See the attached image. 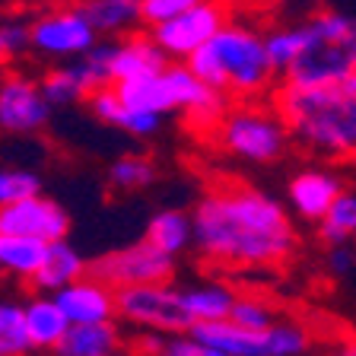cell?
<instances>
[{
	"label": "cell",
	"instance_id": "obj_1",
	"mask_svg": "<svg viewBox=\"0 0 356 356\" xmlns=\"http://www.w3.org/2000/svg\"><path fill=\"white\" fill-rule=\"evenodd\" d=\"M191 216L194 248L220 267H280L296 252L286 207L258 188H210Z\"/></svg>",
	"mask_w": 356,
	"mask_h": 356
},
{
	"label": "cell",
	"instance_id": "obj_2",
	"mask_svg": "<svg viewBox=\"0 0 356 356\" xmlns=\"http://www.w3.org/2000/svg\"><path fill=\"white\" fill-rule=\"evenodd\" d=\"M274 105L302 149L347 163L356 159V74L327 83H286Z\"/></svg>",
	"mask_w": 356,
	"mask_h": 356
},
{
	"label": "cell",
	"instance_id": "obj_3",
	"mask_svg": "<svg viewBox=\"0 0 356 356\" xmlns=\"http://www.w3.org/2000/svg\"><path fill=\"white\" fill-rule=\"evenodd\" d=\"M188 67L207 86L226 96L254 99L264 96L277 80V67L267 54L264 35L245 22H226L207 44L188 58Z\"/></svg>",
	"mask_w": 356,
	"mask_h": 356
},
{
	"label": "cell",
	"instance_id": "obj_4",
	"mask_svg": "<svg viewBox=\"0 0 356 356\" xmlns=\"http://www.w3.org/2000/svg\"><path fill=\"white\" fill-rule=\"evenodd\" d=\"M356 74V13L315 10L302 19V51L283 74L286 83H327Z\"/></svg>",
	"mask_w": 356,
	"mask_h": 356
},
{
	"label": "cell",
	"instance_id": "obj_5",
	"mask_svg": "<svg viewBox=\"0 0 356 356\" xmlns=\"http://www.w3.org/2000/svg\"><path fill=\"white\" fill-rule=\"evenodd\" d=\"M216 140L229 156L248 165H274L283 159L293 134L280 111H264L254 105H238L226 111L216 124Z\"/></svg>",
	"mask_w": 356,
	"mask_h": 356
},
{
	"label": "cell",
	"instance_id": "obj_6",
	"mask_svg": "<svg viewBox=\"0 0 356 356\" xmlns=\"http://www.w3.org/2000/svg\"><path fill=\"white\" fill-rule=\"evenodd\" d=\"M118 318L134 331L178 334L194 325L178 289L169 283H131L118 286Z\"/></svg>",
	"mask_w": 356,
	"mask_h": 356
},
{
	"label": "cell",
	"instance_id": "obj_7",
	"mask_svg": "<svg viewBox=\"0 0 356 356\" xmlns=\"http://www.w3.org/2000/svg\"><path fill=\"white\" fill-rule=\"evenodd\" d=\"M89 274L102 277L111 286H131V283H169L175 277V254L163 252L147 236L140 242L121 245L115 252L99 254L89 261Z\"/></svg>",
	"mask_w": 356,
	"mask_h": 356
},
{
	"label": "cell",
	"instance_id": "obj_8",
	"mask_svg": "<svg viewBox=\"0 0 356 356\" xmlns=\"http://www.w3.org/2000/svg\"><path fill=\"white\" fill-rule=\"evenodd\" d=\"M99 42V32L92 29V22L83 16L76 7H60L48 10L38 19H32V51L42 54L44 60H58L67 64L83 54Z\"/></svg>",
	"mask_w": 356,
	"mask_h": 356
},
{
	"label": "cell",
	"instance_id": "obj_9",
	"mask_svg": "<svg viewBox=\"0 0 356 356\" xmlns=\"http://www.w3.org/2000/svg\"><path fill=\"white\" fill-rule=\"evenodd\" d=\"M226 22H229V13H226L222 0H200V3L188 7L185 13L172 16L159 26H149V35L159 42V48L169 54V60H188Z\"/></svg>",
	"mask_w": 356,
	"mask_h": 356
},
{
	"label": "cell",
	"instance_id": "obj_10",
	"mask_svg": "<svg viewBox=\"0 0 356 356\" xmlns=\"http://www.w3.org/2000/svg\"><path fill=\"white\" fill-rule=\"evenodd\" d=\"M54 115L42 83L26 74L0 76V131L10 137H32L44 131Z\"/></svg>",
	"mask_w": 356,
	"mask_h": 356
},
{
	"label": "cell",
	"instance_id": "obj_11",
	"mask_svg": "<svg viewBox=\"0 0 356 356\" xmlns=\"http://www.w3.org/2000/svg\"><path fill=\"white\" fill-rule=\"evenodd\" d=\"M70 226H74L70 210L64 204H58L54 197H44L42 191L0 207V232H10V236L58 242V238L70 236Z\"/></svg>",
	"mask_w": 356,
	"mask_h": 356
},
{
	"label": "cell",
	"instance_id": "obj_12",
	"mask_svg": "<svg viewBox=\"0 0 356 356\" xmlns=\"http://www.w3.org/2000/svg\"><path fill=\"white\" fill-rule=\"evenodd\" d=\"M343 191V178L331 169H299L286 181L289 210L305 222H321Z\"/></svg>",
	"mask_w": 356,
	"mask_h": 356
},
{
	"label": "cell",
	"instance_id": "obj_13",
	"mask_svg": "<svg viewBox=\"0 0 356 356\" xmlns=\"http://www.w3.org/2000/svg\"><path fill=\"white\" fill-rule=\"evenodd\" d=\"M86 105H89V115L96 121H102L108 127H118V131H124L127 137H137V140H149V137H156L163 131V115L127 105L115 83L92 89L86 96Z\"/></svg>",
	"mask_w": 356,
	"mask_h": 356
},
{
	"label": "cell",
	"instance_id": "obj_14",
	"mask_svg": "<svg viewBox=\"0 0 356 356\" xmlns=\"http://www.w3.org/2000/svg\"><path fill=\"white\" fill-rule=\"evenodd\" d=\"M67 318L80 325V321H108L118 318V289L105 283L96 274H83L80 280L67 283L64 289L54 293Z\"/></svg>",
	"mask_w": 356,
	"mask_h": 356
},
{
	"label": "cell",
	"instance_id": "obj_15",
	"mask_svg": "<svg viewBox=\"0 0 356 356\" xmlns=\"http://www.w3.org/2000/svg\"><path fill=\"white\" fill-rule=\"evenodd\" d=\"M188 331L207 356H264V331H248L232 318L194 321Z\"/></svg>",
	"mask_w": 356,
	"mask_h": 356
},
{
	"label": "cell",
	"instance_id": "obj_16",
	"mask_svg": "<svg viewBox=\"0 0 356 356\" xmlns=\"http://www.w3.org/2000/svg\"><path fill=\"white\" fill-rule=\"evenodd\" d=\"M165 64L169 54L159 48L153 35H124L121 42H111V83L156 74Z\"/></svg>",
	"mask_w": 356,
	"mask_h": 356
},
{
	"label": "cell",
	"instance_id": "obj_17",
	"mask_svg": "<svg viewBox=\"0 0 356 356\" xmlns=\"http://www.w3.org/2000/svg\"><path fill=\"white\" fill-rule=\"evenodd\" d=\"M26 327H29V341H32V350H54L58 353L60 343H64L67 331L74 321L67 318V312L60 309L58 296L54 293H35L32 299H26Z\"/></svg>",
	"mask_w": 356,
	"mask_h": 356
},
{
	"label": "cell",
	"instance_id": "obj_18",
	"mask_svg": "<svg viewBox=\"0 0 356 356\" xmlns=\"http://www.w3.org/2000/svg\"><path fill=\"white\" fill-rule=\"evenodd\" d=\"M83 274H89V261L67 238H58V242H48V248H44L42 264L32 274V286H35V293H58L67 283L80 280Z\"/></svg>",
	"mask_w": 356,
	"mask_h": 356
},
{
	"label": "cell",
	"instance_id": "obj_19",
	"mask_svg": "<svg viewBox=\"0 0 356 356\" xmlns=\"http://www.w3.org/2000/svg\"><path fill=\"white\" fill-rule=\"evenodd\" d=\"M127 350V341L121 327L115 325V318L108 321H80V325H70L64 343H60L58 353L64 356H115Z\"/></svg>",
	"mask_w": 356,
	"mask_h": 356
},
{
	"label": "cell",
	"instance_id": "obj_20",
	"mask_svg": "<svg viewBox=\"0 0 356 356\" xmlns=\"http://www.w3.org/2000/svg\"><path fill=\"white\" fill-rule=\"evenodd\" d=\"M178 296L185 302L191 321H216V318H229L232 305H236V289L226 286L220 280H197L178 289Z\"/></svg>",
	"mask_w": 356,
	"mask_h": 356
},
{
	"label": "cell",
	"instance_id": "obj_21",
	"mask_svg": "<svg viewBox=\"0 0 356 356\" xmlns=\"http://www.w3.org/2000/svg\"><path fill=\"white\" fill-rule=\"evenodd\" d=\"M99 35H127L140 26V0H76Z\"/></svg>",
	"mask_w": 356,
	"mask_h": 356
},
{
	"label": "cell",
	"instance_id": "obj_22",
	"mask_svg": "<svg viewBox=\"0 0 356 356\" xmlns=\"http://www.w3.org/2000/svg\"><path fill=\"white\" fill-rule=\"evenodd\" d=\"M147 238L178 258L194 245V216H188L185 210H159L147 222Z\"/></svg>",
	"mask_w": 356,
	"mask_h": 356
},
{
	"label": "cell",
	"instance_id": "obj_23",
	"mask_svg": "<svg viewBox=\"0 0 356 356\" xmlns=\"http://www.w3.org/2000/svg\"><path fill=\"white\" fill-rule=\"evenodd\" d=\"M44 248H48V242L0 232V274L32 280V274L38 270V264H42V258H44Z\"/></svg>",
	"mask_w": 356,
	"mask_h": 356
},
{
	"label": "cell",
	"instance_id": "obj_24",
	"mask_svg": "<svg viewBox=\"0 0 356 356\" xmlns=\"http://www.w3.org/2000/svg\"><path fill=\"white\" fill-rule=\"evenodd\" d=\"M108 185L121 194H137V191H149L159 178V169L149 156H140V153H124L118 159H111L108 172Z\"/></svg>",
	"mask_w": 356,
	"mask_h": 356
},
{
	"label": "cell",
	"instance_id": "obj_25",
	"mask_svg": "<svg viewBox=\"0 0 356 356\" xmlns=\"http://www.w3.org/2000/svg\"><path fill=\"white\" fill-rule=\"evenodd\" d=\"M318 238L325 245H341L356 238V191H347V188L341 191L327 216L318 222Z\"/></svg>",
	"mask_w": 356,
	"mask_h": 356
},
{
	"label": "cell",
	"instance_id": "obj_26",
	"mask_svg": "<svg viewBox=\"0 0 356 356\" xmlns=\"http://www.w3.org/2000/svg\"><path fill=\"white\" fill-rule=\"evenodd\" d=\"M32 353L29 327H26V305L0 299V356Z\"/></svg>",
	"mask_w": 356,
	"mask_h": 356
},
{
	"label": "cell",
	"instance_id": "obj_27",
	"mask_svg": "<svg viewBox=\"0 0 356 356\" xmlns=\"http://www.w3.org/2000/svg\"><path fill=\"white\" fill-rule=\"evenodd\" d=\"M70 70L76 74V80L86 86V92L99 86H108L111 83V42H96L83 58L67 60Z\"/></svg>",
	"mask_w": 356,
	"mask_h": 356
},
{
	"label": "cell",
	"instance_id": "obj_28",
	"mask_svg": "<svg viewBox=\"0 0 356 356\" xmlns=\"http://www.w3.org/2000/svg\"><path fill=\"white\" fill-rule=\"evenodd\" d=\"M312 350V334L296 321H274L264 331V356H299Z\"/></svg>",
	"mask_w": 356,
	"mask_h": 356
},
{
	"label": "cell",
	"instance_id": "obj_29",
	"mask_svg": "<svg viewBox=\"0 0 356 356\" xmlns=\"http://www.w3.org/2000/svg\"><path fill=\"white\" fill-rule=\"evenodd\" d=\"M42 89H44V96H48V102H51L54 108L80 105L83 99L89 96L86 86H83V83L76 80V74L70 70V64H58L54 70H48L44 80H42Z\"/></svg>",
	"mask_w": 356,
	"mask_h": 356
},
{
	"label": "cell",
	"instance_id": "obj_30",
	"mask_svg": "<svg viewBox=\"0 0 356 356\" xmlns=\"http://www.w3.org/2000/svg\"><path fill=\"white\" fill-rule=\"evenodd\" d=\"M264 42H267V54L274 60L277 74H286L289 64L302 51V22H296V26H277V29H270L264 35Z\"/></svg>",
	"mask_w": 356,
	"mask_h": 356
},
{
	"label": "cell",
	"instance_id": "obj_31",
	"mask_svg": "<svg viewBox=\"0 0 356 356\" xmlns=\"http://www.w3.org/2000/svg\"><path fill=\"white\" fill-rule=\"evenodd\" d=\"M38 191H42V175L38 172L0 165V207L29 197V194H38Z\"/></svg>",
	"mask_w": 356,
	"mask_h": 356
},
{
	"label": "cell",
	"instance_id": "obj_32",
	"mask_svg": "<svg viewBox=\"0 0 356 356\" xmlns=\"http://www.w3.org/2000/svg\"><path fill=\"white\" fill-rule=\"evenodd\" d=\"M229 318L236 321V325L248 327V331H267V327L277 321L274 315V305L264 302V299L258 296H238L236 305H232Z\"/></svg>",
	"mask_w": 356,
	"mask_h": 356
},
{
	"label": "cell",
	"instance_id": "obj_33",
	"mask_svg": "<svg viewBox=\"0 0 356 356\" xmlns=\"http://www.w3.org/2000/svg\"><path fill=\"white\" fill-rule=\"evenodd\" d=\"M0 44L10 58H19L32 48V22L26 19H0Z\"/></svg>",
	"mask_w": 356,
	"mask_h": 356
},
{
	"label": "cell",
	"instance_id": "obj_34",
	"mask_svg": "<svg viewBox=\"0 0 356 356\" xmlns=\"http://www.w3.org/2000/svg\"><path fill=\"white\" fill-rule=\"evenodd\" d=\"M194 3H200V0H140V19L143 26H159L172 16L185 13Z\"/></svg>",
	"mask_w": 356,
	"mask_h": 356
},
{
	"label": "cell",
	"instance_id": "obj_35",
	"mask_svg": "<svg viewBox=\"0 0 356 356\" xmlns=\"http://www.w3.org/2000/svg\"><path fill=\"white\" fill-rule=\"evenodd\" d=\"M325 264H327V270H331L334 277H350L356 270V248L350 242L327 245Z\"/></svg>",
	"mask_w": 356,
	"mask_h": 356
},
{
	"label": "cell",
	"instance_id": "obj_36",
	"mask_svg": "<svg viewBox=\"0 0 356 356\" xmlns=\"http://www.w3.org/2000/svg\"><path fill=\"white\" fill-rule=\"evenodd\" d=\"M165 356H207L204 347L194 341L191 331H178V334H169L165 341Z\"/></svg>",
	"mask_w": 356,
	"mask_h": 356
},
{
	"label": "cell",
	"instance_id": "obj_37",
	"mask_svg": "<svg viewBox=\"0 0 356 356\" xmlns=\"http://www.w3.org/2000/svg\"><path fill=\"white\" fill-rule=\"evenodd\" d=\"M137 334H140L137 350H147V353H165V341H169V334H163V331H137Z\"/></svg>",
	"mask_w": 356,
	"mask_h": 356
},
{
	"label": "cell",
	"instance_id": "obj_38",
	"mask_svg": "<svg viewBox=\"0 0 356 356\" xmlns=\"http://www.w3.org/2000/svg\"><path fill=\"white\" fill-rule=\"evenodd\" d=\"M7 60H10V54H7V51H3V44H0V67L7 64Z\"/></svg>",
	"mask_w": 356,
	"mask_h": 356
}]
</instances>
